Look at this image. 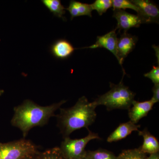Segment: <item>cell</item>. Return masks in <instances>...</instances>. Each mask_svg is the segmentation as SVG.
<instances>
[{"label":"cell","instance_id":"obj_11","mask_svg":"<svg viewBox=\"0 0 159 159\" xmlns=\"http://www.w3.org/2000/svg\"><path fill=\"white\" fill-rule=\"evenodd\" d=\"M75 50L74 46L68 41L60 39L52 44L50 51L51 54L56 58L65 59L70 57Z\"/></svg>","mask_w":159,"mask_h":159},{"label":"cell","instance_id":"obj_12","mask_svg":"<svg viewBox=\"0 0 159 159\" xmlns=\"http://www.w3.org/2000/svg\"><path fill=\"white\" fill-rule=\"evenodd\" d=\"M140 125L134 124L131 121L122 123L110 135L107 139V142H117L125 139L134 131H139Z\"/></svg>","mask_w":159,"mask_h":159},{"label":"cell","instance_id":"obj_17","mask_svg":"<svg viewBox=\"0 0 159 159\" xmlns=\"http://www.w3.org/2000/svg\"><path fill=\"white\" fill-rule=\"evenodd\" d=\"M146 157V154L139 148L122 151L117 157V159H145Z\"/></svg>","mask_w":159,"mask_h":159},{"label":"cell","instance_id":"obj_8","mask_svg":"<svg viewBox=\"0 0 159 159\" xmlns=\"http://www.w3.org/2000/svg\"><path fill=\"white\" fill-rule=\"evenodd\" d=\"M113 17L117 21V26L116 30H123L126 32L132 28H138L142 24L141 20L138 15L131 14L125 10H114Z\"/></svg>","mask_w":159,"mask_h":159},{"label":"cell","instance_id":"obj_18","mask_svg":"<svg viewBox=\"0 0 159 159\" xmlns=\"http://www.w3.org/2000/svg\"><path fill=\"white\" fill-rule=\"evenodd\" d=\"M111 0H96L91 4L93 10H96L100 16L105 13L109 9L112 7Z\"/></svg>","mask_w":159,"mask_h":159},{"label":"cell","instance_id":"obj_15","mask_svg":"<svg viewBox=\"0 0 159 159\" xmlns=\"http://www.w3.org/2000/svg\"><path fill=\"white\" fill-rule=\"evenodd\" d=\"M42 2L54 16L63 20L65 19L64 15L65 14L66 8L60 0H42Z\"/></svg>","mask_w":159,"mask_h":159},{"label":"cell","instance_id":"obj_1","mask_svg":"<svg viewBox=\"0 0 159 159\" xmlns=\"http://www.w3.org/2000/svg\"><path fill=\"white\" fill-rule=\"evenodd\" d=\"M66 102L63 100L47 106H41L30 99H26L14 107L11 125L19 129L25 138L31 129L46 125L50 118L55 116V111Z\"/></svg>","mask_w":159,"mask_h":159},{"label":"cell","instance_id":"obj_22","mask_svg":"<svg viewBox=\"0 0 159 159\" xmlns=\"http://www.w3.org/2000/svg\"><path fill=\"white\" fill-rule=\"evenodd\" d=\"M153 97L152 98V100L155 103L159 102V84H154L152 88Z\"/></svg>","mask_w":159,"mask_h":159},{"label":"cell","instance_id":"obj_19","mask_svg":"<svg viewBox=\"0 0 159 159\" xmlns=\"http://www.w3.org/2000/svg\"><path fill=\"white\" fill-rule=\"evenodd\" d=\"M112 7L113 10H123L129 9H132L135 11H138V8L135 5L128 0H113Z\"/></svg>","mask_w":159,"mask_h":159},{"label":"cell","instance_id":"obj_10","mask_svg":"<svg viewBox=\"0 0 159 159\" xmlns=\"http://www.w3.org/2000/svg\"><path fill=\"white\" fill-rule=\"evenodd\" d=\"M116 31V30L115 29L102 36H98L96 42L94 44L89 47V48H103L110 51L117 58L118 38L117 37Z\"/></svg>","mask_w":159,"mask_h":159},{"label":"cell","instance_id":"obj_25","mask_svg":"<svg viewBox=\"0 0 159 159\" xmlns=\"http://www.w3.org/2000/svg\"><path fill=\"white\" fill-rule=\"evenodd\" d=\"M79 159H88L86 157H83L82 158H80Z\"/></svg>","mask_w":159,"mask_h":159},{"label":"cell","instance_id":"obj_14","mask_svg":"<svg viewBox=\"0 0 159 159\" xmlns=\"http://www.w3.org/2000/svg\"><path fill=\"white\" fill-rule=\"evenodd\" d=\"M70 12L71 16V20L74 17L87 16L92 17V12L93 11L91 5L77 2L72 0L70 2L69 7L66 9Z\"/></svg>","mask_w":159,"mask_h":159},{"label":"cell","instance_id":"obj_13","mask_svg":"<svg viewBox=\"0 0 159 159\" xmlns=\"http://www.w3.org/2000/svg\"><path fill=\"white\" fill-rule=\"evenodd\" d=\"M139 136L143 137V144L139 147L144 153L151 154L159 152V142L158 139L149 132L147 128L142 131H138Z\"/></svg>","mask_w":159,"mask_h":159},{"label":"cell","instance_id":"obj_5","mask_svg":"<svg viewBox=\"0 0 159 159\" xmlns=\"http://www.w3.org/2000/svg\"><path fill=\"white\" fill-rule=\"evenodd\" d=\"M38 151L36 145L25 139L7 143L0 142V159H22Z\"/></svg>","mask_w":159,"mask_h":159},{"label":"cell","instance_id":"obj_4","mask_svg":"<svg viewBox=\"0 0 159 159\" xmlns=\"http://www.w3.org/2000/svg\"><path fill=\"white\" fill-rule=\"evenodd\" d=\"M89 130L87 136L80 139H71L69 137L64 138L59 147L66 159H79L86 155L85 147L90 141L94 139H101L98 134Z\"/></svg>","mask_w":159,"mask_h":159},{"label":"cell","instance_id":"obj_2","mask_svg":"<svg viewBox=\"0 0 159 159\" xmlns=\"http://www.w3.org/2000/svg\"><path fill=\"white\" fill-rule=\"evenodd\" d=\"M96 107L84 96L80 98L74 106L60 108L56 116L57 126L63 138L69 137L74 131L83 128L88 129L97 118Z\"/></svg>","mask_w":159,"mask_h":159},{"label":"cell","instance_id":"obj_6","mask_svg":"<svg viewBox=\"0 0 159 159\" xmlns=\"http://www.w3.org/2000/svg\"><path fill=\"white\" fill-rule=\"evenodd\" d=\"M131 2L138 7L137 15L142 24L159 23V8L153 2L149 0H132Z\"/></svg>","mask_w":159,"mask_h":159},{"label":"cell","instance_id":"obj_24","mask_svg":"<svg viewBox=\"0 0 159 159\" xmlns=\"http://www.w3.org/2000/svg\"><path fill=\"white\" fill-rule=\"evenodd\" d=\"M145 159H159V152L150 154L149 156L146 157Z\"/></svg>","mask_w":159,"mask_h":159},{"label":"cell","instance_id":"obj_3","mask_svg":"<svg viewBox=\"0 0 159 159\" xmlns=\"http://www.w3.org/2000/svg\"><path fill=\"white\" fill-rule=\"evenodd\" d=\"M111 89L99 96L92 102L96 107L99 105L106 107L107 110H129L134 100L136 94L124 85L122 80L117 84L110 83Z\"/></svg>","mask_w":159,"mask_h":159},{"label":"cell","instance_id":"obj_9","mask_svg":"<svg viewBox=\"0 0 159 159\" xmlns=\"http://www.w3.org/2000/svg\"><path fill=\"white\" fill-rule=\"evenodd\" d=\"M155 103L151 99L144 102H138L134 100L132 107L129 109V117L130 121L137 124L142 118L148 115Z\"/></svg>","mask_w":159,"mask_h":159},{"label":"cell","instance_id":"obj_16","mask_svg":"<svg viewBox=\"0 0 159 159\" xmlns=\"http://www.w3.org/2000/svg\"><path fill=\"white\" fill-rule=\"evenodd\" d=\"M88 159H117V157L111 152L99 148L95 151H87Z\"/></svg>","mask_w":159,"mask_h":159},{"label":"cell","instance_id":"obj_20","mask_svg":"<svg viewBox=\"0 0 159 159\" xmlns=\"http://www.w3.org/2000/svg\"><path fill=\"white\" fill-rule=\"evenodd\" d=\"M43 159H66L63 157L59 147L47 149L42 152Z\"/></svg>","mask_w":159,"mask_h":159},{"label":"cell","instance_id":"obj_21","mask_svg":"<svg viewBox=\"0 0 159 159\" xmlns=\"http://www.w3.org/2000/svg\"><path fill=\"white\" fill-rule=\"evenodd\" d=\"M145 77L149 78L154 84H159V66H153L151 70L144 74Z\"/></svg>","mask_w":159,"mask_h":159},{"label":"cell","instance_id":"obj_7","mask_svg":"<svg viewBox=\"0 0 159 159\" xmlns=\"http://www.w3.org/2000/svg\"><path fill=\"white\" fill-rule=\"evenodd\" d=\"M138 41V38L132 34L124 32L118 39L117 42V59L122 66L124 59L133 50Z\"/></svg>","mask_w":159,"mask_h":159},{"label":"cell","instance_id":"obj_23","mask_svg":"<svg viewBox=\"0 0 159 159\" xmlns=\"http://www.w3.org/2000/svg\"><path fill=\"white\" fill-rule=\"evenodd\" d=\"M22 159H43L42 152L38 151L34 153L27 156Z\"/></svg>","mask_w":159,"mask_h":159}]
</instances>
